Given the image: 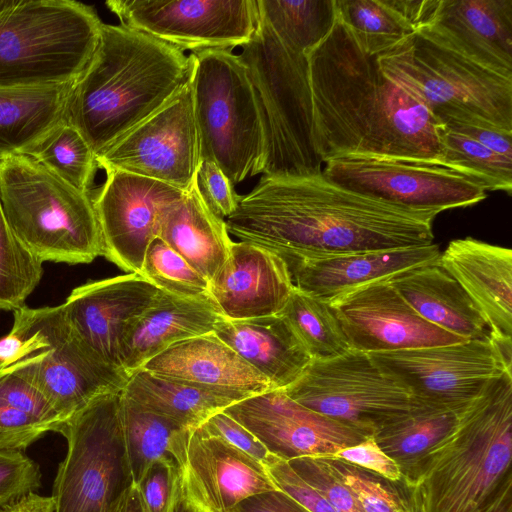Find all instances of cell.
I'll return each instance as SVG.
<instances>
[{
	"label": "cell",
	"mask_w": 512,
	"mask_h": 512,
	"mask_svg": "<svg viewBox=\"0 0 512 512\" xmlns=\"http://www.w3.org/2000/svg\"><path fill=\"white\" fill-rule=\"evenodd\" d=\"M306 56L313 140L324 164L364 158L444 167L445 126L383 72L337 11L329 33Z\"/></svg>",
	"instance_id": "1"
},
{
	"label": "cell",
	"mask_w": 512,
	"mask_h": 512,
	"mask_svg": "<svg viewBox=\"0 0 512 512\" xmlns=\"http://www.w3.org/2000/svg\"><path fill=\"white\" fill-rule=\"evenodd\" d=\"M437 215L348 190L321 173L263 175L225 222L239 241L281 257L322 258L429 245Z\"/></svg>",
	"instance_id": "2"
},
{
	"label": "cell",
	"mask_w": 512,
	"mask_h": 512,
	"mask_svg": "<svg viewBox=\"0 0 512 512\" xmlns=\"http://www.w3.org/2000/svg\"><path fill=\"white\" fill-rule=\"evenodd\" d=\"M190 55L140 31L102 24L96 49L68 95L64 121L98 157L189 81Z\"/></svg>",
	"instance_id": "3"
},
{
	"label": "cell",
	"mask_w": 512,
	"mask_h": 512,
	"mask_svg": "<svg viewBox=\"0 0 512 512\" xmlns=\"http://www.w3.org/2000/svg\"><path fill=\"white\" fill-rule=\"evenodd\" d=\"M512 373L457 414L404 484L411 512H478L512 475Z\"/></svg>",
	"instance_id": "4"
},
{
	"label": "cell",
	"mask_w": 512,
	"mask_h": 512,
	"mask_svg": "<svg viewBox=\"0 0 512 512\" xmlns=\"http://www.w3.org/2000/svg\"><path fill=\"white\" fill-rule=\"evenodd\" d=\"M377 59L444 126L488 123L512 131V73L469 57L431 27L416 30Z\"/></svg>",
	"instance_id": "5"
},
{
	"label": "cell",
	"mask_w": 512,
	"mask_h": 512,
	"mask_svg": "<svg viewBox=\"0 0 512 512\" xmlns=\"http://www.w3.org/2000/svg\"><path fill=\"white\" fill-rule=\"evenodd\" d=\"M0 204L23 246L42 263L87 264L102 255L91 193L28 155L0 160Z\"/></svg>",
	"instance_id": "6"
},
{
	"label": "cell",
	"mask_w": 512,
	"mask_h": 512,
	"mask_svg": "<svg viewBox=\"0 0 512 512\" xmlns=\"http://www.w3.org/2000/svg\"><path fill=\"white\" fill-rule=\"evenodd\" d=\"M263 120L266 155L262 174L273 178L322 173L313 140V112L306 52L280 38L260 17L241 47Z\"/></svg>",
	"instance_id": "7"
},
{
	"label": "cell",
	"mask_w": 512,
	"mask_h": 512,
	"mask_svg": "<svg viewBox=\"0 0 512 512\" xmlns=\"http://www.w3.org/2000/svg\"><path fill=\"white\" fill-rule=\"evenodd\" d=\"M103 22L73 0H18L0 14V87L74 82L99 41Z\"/></svg>",
	"instance_id": "8"
},
{
	"label": "cell",
	"mask_w": 512,
	"mask_h": 512,
	"mask_svg": "<svg viewBox=\"0 0 512 512\" xmlns=\"http://www.w3.org/2000/svg\"><path fill=\"white\" fill-rule=\"evenodd\" d=\"M190 57L201 160L216 164L233 186L262 174L265 132L246 66L232 50H209Z\"/></svg>",
	"instance_id": "9"
},
{
	"label": "cell",
	"mask_w": 512,
	"mask_h": 512,
	"mask_svg": "<svg viewBox=\"0 0 512 512\" xmlns=\"http://www.w3.org/2000/svg\"><path fill=\"white\" fill-rule=\"evenodd\" d=\"M13 313L11 331L21 347L8 366L33 384L63 421L95 397L124 389L130 376L105 362L80 339L62 304L24 306Z\"/></svg>",
	"instance_id": "10"
},
{
	"label": "cell",
	"mask_w": 512,
	"mask_h": 512,
	"mask_svg": "<svg viewBox=\"0 0 512 512\" xmlns=\"http://www.w3.org/2000/svg\"><path fill=\"white\" fill-rule=\"evenodd\" d=\"M121 393L95 397L58 427L56 432L67 440V453L54 480V512H106L132 484L122 432Z\"/></svg>",
	"instance_id": "11"
},
{
	"label": "cell",
	"mask_w": 512,
	"mask_h": 512,
	"mask_svg": "<svg viewBox=\"0 0 512 512\" xmlns=\"http://www.w3.org/2000/svg\"><path fill=\"white\" fill-rule=\"evenodd\" d=\"M297 403L368 435L416 404L411 396L364 352L311 360L283 389Z\"/></svg>",
	"instance_id": "12"
},
{
	"label": "cell",
	"mask_w": 512,
	"mask_h": 512,
	"mask_svg": "<svg viewBox=\"0 0 512 512\" xmlns=\"http://www.w3.org/2000/svg\"><path fill=\"white\" fill-rule=\"evenodd\" d=\"M369 355L414 401L455 412L512 373L490 337Z\"/></svg>",
	"instance_id": "13"
},
{
	"label": "cell",
	"mask_w": 512,
	"mask_h": 512,
	"mask_svg": "<svg viewBox=\"0 0 512 512\" xmlns=\"http://www.w3.org/2000/svg\"><path fill=\"white\" fill-rule=\"evenodd\" d=\"M105 4L120 25L191 53L242 47L259 20L257 0H109Z\"/></svg>",
	"instance_id": "14"
},
{
	"label": "cell",
	"mask_w": 512,
	"mask_h": 512,
	"mask_svg": "<svg viewBox=\"0 0 512 512\" xmlns=\"http://www.w3.org/2000/svg\"><path fill=\"white\" fill-rule=\"evenodd\" d=\"M172 457L178 497L193 512H233L244 499L278 489L261 461L204 424L176 435Z\"/></svg>",
	"instance_id": "15"
},
{
	"label": "cell",
	"mask_w": 512,
	"mask_h": 512,
	"mask_svg": "<svg viewBox=\"0 0 512 512\" xmlns=\"http://www.w3.org/2000/svg\"><path fill=\"white\" fill-rule=\"evenodd\" d=\"M190 79V78H189ZM201 162L190 82L97 157L98 167L188 191Z\"/></svg>",
	"instance_id": "16"
},
{
	"label": "cell",
	"mask_w": 512,
	"mask_h": 512,
	"mask_svg": "<svg viewBox=\"0 0 512 512\" xmlns=\"http://www.w3.org/2000/svg\"><path fill=\"white\" fill-rule=\"evenodd\" d=\"M322 174L348 190L413 210L441 213L487 197L478 184L450 169L394 160L334 159Z\"/></svg>",
	"instance_id": "17"
},
{
	"label": "cell",
	"mask_w": 512,
	"mask_h": 512,
	"mask_svg": "<svg viewBox=\"0 0 512 512\" xmlns=\"http://www.w3.org/2000/svg\"><path fill=\"white\" fill-rule=\"evenodd\" d=\"M105 172V182L92 196L102 256L128 273L139 274L163 215L186 191L119 170Z\"/></svg>",
	"instance_id": "18"
},
{
	"label": "cell",
	"mask_w": 512,
	"mask_h": 512,
	"mask_svg": "<svg viewBox=\"0 0 512 512\" xmlns=\"http://www.w3.org/2000/svg\"><path fill=\"white\" fill-rule=\"evenodd\" d=\"M284 460L329 457L363 441L360 429L315 412L274 389L247 397L223 410Z\"/></svg>",
	"instance_id": "19"
},
{
	"label": "cell",
	"mask_w": 512,
	"mask_h": 512,
	"mask_svg": "<svg viewBox=\"0 0 512 512\" xmlns=\"http://www.w3.org/2000/svg\"><path fill=\"white\" fill-rule=\"evenodd\" d=\"M329 304L355 351L371 354L467 341L424 320L387 280L358 287Z\"/></svg>",
	"instance_id": "20"
},
{
	"label": "cell",
	"mask_w": 512,
	"mask_h": 512,
	"mask_svg": "<svg viewBox=\"0 0 512 512\" xmlns=\"http://www.w3.org/2000/svg\"><path fill=\"white\" fill-rule=\"evenodd\" d=\"M159 289L137 273L90 281L62 304L80 339L108 364L122 368L121 343L130 320L153 302Z\"/></svg>",
	"instance_id": "21"
},
{
	"label": "cell",
	"mask_w": 512,
	"mask_h": 512,
	"mask_svg": "<svg viewBox=\"0 0 512 512\" xmlns=\"http://www.w3.org/2000/svg\"><path fill=\"white\" fill-rule=\"evenodd\" d=\"M293 288L282 257L251 242L233 241L209 282V296L224 318L243 320L280 313Z\"/></svg>",
	"instance_id": "22"
},
{
	"label": "cell",
	"mask_w": 512,
	"mask_h": 512,
	"mask_svg": "<svg viewBox=\"0 0 512 512\" xmlns=\"http://www.w3.org/2000/svg\"><path fill=\"white\" fill-rule=\"evenodd\" d=\"M440 254L439 246L431 243L322 258H282L297 289L330 302L358 287L389 280L408 270L437 263Z\"/></svg>",
	"instance_id": "23"
},
{
	"label": "cell",
	"mask_w": 512,
	"mask_h": 512,
	"mask_svg": "<svg viewBox=\"0 0 512 512\" xmlns=\"http://www.w3.org/2000/svg\"><path fill=\"white\" fill-rule=\"evenodd\" d=\"M439 264L473 301L490 337L512 339V251L472 237L454 239Z\"/></svg>",
	"instance_id": "24"
},
{
	"label": "cell",
	"mask_w": 512,
	"mask_h": 512,
	"mask_svg": "<svg viewBox=\"0 0 512 512\" xmlns=\"http://www.w3.org/2000/svg\"><path fill=\"white\" fill-rule=\"evenodd\" d=\"M223 318L210 297L183 298L159 290L125 328L120 363L130 376L171 345L213 332Z\"/></svg>",
	"instance_id": "25"
},
{
	"label": "cell",
	"mask_w": 512,
	"mask_h": 512,
	"mask_svg": "<svg viewBox=\"0 0 512 512\" xmlns=\"http://www.w3.org/2000/svg\"><path fill=\"white\" fill-rule=\"evenodd\" d=\"M428 26L469 57L512 73V0H440Z\"/></svg>",
	"instance_id": "26"
},
{
	"label": "cell",
	"mask_w": 512,
	"mask_h": 512,
	"mask_svg": "<svg viewBox=\"0 0 512 512\" xmlns=\"http://www.w3.org/2000/svg\"><path fill=\"white\" fill-rule=\"evenodd\" d=\"M142 369L200 385L261 394L274 390L268 379L214 332L177 342Z\"/></svg>",
	"instance_id": "27"
},
{
	"label": "cell",
	"mask_w": 512,
	"mask_h": 512,
	"mask_svg": "<svg viewBox=\"0 0 512 512\" xmlns=\"http://www.w3.org/2000/svg\"><path fill=\"white\" fill-rule=\"evenodd\" d=\"M214 334L264 375L273 389H284L304 371L311 358L280 314L230 320L222 318Z\"/></svg>",
	"instance_id": "28"
},
{
	"label": "cell",
	"mask_w": 512,
	"mask_h": 512,
	"mask_svg": "<svg viewBox=\"0 0 512 512\" xmlns=\"http://www.w3.org/2000/svg\"><path fill=\"white\" fill-rule=\"evenodd\" d=\"M387 281L419 316L436 327L466 340L490 337L473 301L439 262L408 270Z\"/></svg>",
	"instance_id": "29"
},
{
	"label": "cell",
	"mask_w": 512,
	"mask_h": 512,
	"mask_svg": "<svg viewBox=\"0 0 512 512\" xmlns=\"http://www.w3.org/2000/svg\"><path fill=\"white\" fill-rule=\"evenodd\" d=\"M122 394L140 408L184 429L198 427L234 403L255 395L165 377L142 368L130 375Z\"/></svg>",
	"instance_id": "30"
},
{
	"label": "cell",
	"mask_w": 512,
	"mask_h": 512,
	"mask_svg": "<svg viewBox=\"0 0 512 512\" xmlns=\"http://www.w3.org/2000/svg\"><path fill=\"white\" fill-rule=\"evenodd\" d=\"M158 237L210 282L228 258L233 241L224 219L213 214L194 184L163 215Z\"/></svg>",
	"instance_id": "31"
},
{
	"label": "cell",
	"mask_w": 512,
	"mask_h": 512,
	"mask_svg": "<svg viewBox=\"0 0 512 512\" xmlns=\"http://www.w3.org/2000/svg\"><path fill=\"white\" fill-rule=\"evenodd\" d=\"M72 84L0 87V160L28 155L64 120Z\"/></svg>",
	"instance_id": "32"
},
{
	"label": "cell",
	"mask_w": 512,
	"mask_h": 512,
	"mask_svg": "<svg viewBox=\"0 0 512 512\" xmlns=\"http://www.w3.org/2000/svg\"><path fill=\"white\" fill-rule=\"evenodd\" d=\"M457 414L416 401L408 412L374 431L375 441L399 466L404 484L412 480L428 451L451 430Z\"/></svg>",
	"instance_id": "33"
},
{
	"label": "cell",
	"mask_w": 512,
	"mask_h": 512,
	"mask_svg": "<svg viewBox=\"0 0 512 512\" xmlns=\"http://www.w3.org/2000/svg\"><path fill=\"white\" fill-rule=\"evenodd\" d=\"M62 422L33 384L10 366L0 369V450H25Z\"/></svg>",
	"instance_id": "34"
},
{
	"label": "cell",
	"mask_w": 512,
	"mask_h": 512,
	"mask_svg": "<svg viewBox=\"0 0 512 512\" xmlns=\"http://www.w3.org/2000/svg\"><path fill=\"white\" fill-rule=\"evenodd\" d=\"M121 423L132 484L137 485L154 462H174L172 444L176 435L184 428L140 408L122 393Z\"/></svg>",
	"instance_id": "35"
},
{
	"label": "cell",
	"mask_w": 512,
	"mask_h": 512,
	"mask_svg": "<svg viewBox=\"0 0 512 512\" xmlns=\"http://www.w3.org/2000/svg\"><path fill=\"white\" fill-rule=\"evenodd\" d=\"M311 360H326L348 352L346 335L329 302L295 286L280 311Z\"/></svg>",
	"instance_id": "36"
},
{
	"label": "cell",
	"mask_w": 512,
	"mask_h": 512,
	"mask_svg": "<svg viewBox=\"0 0 512 512\" xmlns=\"http://www.w3.org/2000/svg\"><path fill=\"white\" fill-rule=\"evenodd\" d=\"M257 5L280 38L306 53L329 33L336 16L335 0H257Z\"/></svg>",
	"instance_id": "37"
},
{
	"label": "cell",
	"mask_w": 512,
	"mask_h": 512,
	"mask_svg": "<svg viewBox=\"0 0 512 512\" xmlns=\"http://www.w3.org/2000/svg\"><path fill=\"white\" fill-rule=\"evenodd\" d=\"M49 171L74 188L91 193L98 167L97 156L72 125L64 120L29 153Z\"/></svg>",
	"instance_id": "38"
},
{
	"label": "cell",
	"mask_w": 512,
	"mask_h": 512,
	"mask_svg": "<svg viewBox=\"0 0 512 512\" xmlns=\"http://www.w3.org/2000/svg\"><path fill=\"white\" fill-rule=\"evenodd\" d=\"M444 168L471 180L487 191L512 192V160L473 139L444 127L441 134Z\"/></svg>",
	"instance_id": "39"
},
{
	"label": "cell",
	"mask_w": 512,
	"mask_h": 512,
	"mask_svg": "<svg viewBox=\"0 0 512 512\" xmlns=\"http://www.w3.org/2000/svg\"><path fill=\"white\" fill-rule=\"evenodd\" d=\"M335 7L364 49L377 56L415 32L386 0H335Z\"/></svg>",
	"instance_id": "40"
},
{
	"label": "cell",
	"mask_w": 512,
	"mask_h": 512,
	"mask_svg": "<svg viewBox=\"0 0 512 512\" xmlns=\"http://www.w3.org/2000/svg\"><path fill=\"white\" fill-rule=\"evenodd\" d=\"M42 275L43 263L17 239L0 204V310L24 307Z\"/></svg>",
	"instance_id": "41"
},
{
	"label": "cell",
	"mask_w": 512,
	"mask_h": 512,
	"mask_svg": "<svg viewBox=\"0 0 512 512\" xmlns=\"http://www.w3.org/2000/svg\"><path fill=\"white\" fill-rule=\"evenodd\" d=\"M139 275L178 297H210L209 282L159 237L149 244Z\"/></svg>",
	"instance_id": "42"
},
{
	"label": "cell",
	"mask_w": 512,
	"mask_h": 512,
	"mask_svg": "<svg viewBox=\"0 0 512 512\" xmlns=\"http://www.w3.org/2000/svg\"><path fill=\"white\" fill-rule=\"evenodd\" d=\"M357 498L363 512H411L403 482H393L361 467L327 457Z\"/></svg>",
	"instance_id": "43"
},
{
	"label": "cell",
	"mask_w": 512,
	"mask_h": 512,
	"mask_svg": "<svg viewBox=\"0 0 512 512\" xmlns=\"http://www.w3.org/2000/svg\"><path fill=\"white\" fill-rule=\"evenodd\" d=\"M335 512H363L357 498L330 465L327 457L307 456L288 461Z\"/></svg>",
	"instance_id": "44"
},
{
	"label": "cell",
	"mask_w": 512,
	"mask_h": 512,
	"mask_svg": "<svg viewBox=\"0 0 512 512\" xmlns=\"http://www.w3.org/2000/svg\"><path fill=\"white\" fill-rule=\"evenodd\" d=\"M41 484L38 465L22 451L0 450V509L33 493Z\"/></svg>",
	"instance_id": "45"
},
{
	"label": "cell",
	"mask_w": 512,
	"mask_h": 512,
	"mask_svg": "<svg viewBox=\"0 0 512 512\" xmlns=\"http://www.w3.org/2000/svg\"><path fill=\"white\" fill-rule=\"evenodd\" d=\"M135 486L145 512H172L178 497L175 463L154 462Z\"/></svg>",
	"instance_id": "46"
},
{
	"label": "cell",
	"mask_w": 512,
	"mask_h": 512,
	"mask_svg": "<svg viewBox=\"0 0 512 512\" xmlns=\"http://www.w3.org/2000/svg\"><path fill=\"white\" fill-rule=\"evenodd\" d=\"M262 464L274 485L309 512H335L325 498L287 460L269 453Z\"/></svg>",
	"instance_id": "47"
},
{
	"label": "cell",
	"mask_w": 512,
	"mask_h": 512,
	"mask_svg": "<svg viewBox=\"0 0 512 512\" xmlns=\"http://www.w3.org/2000/svg\"><path fill=\"white\" fill-rule=\"evenodd\" d=\"M195 185L206 206L217 217L225 220L236 210L241 196L213 162L201 160Z\"/></svg>",
	"instance_id": "48"
},
{
	"label": "cell",
	"mask_w": 512,
	"mask_h": 512,
	"mask_svg": "<svg viewBox=\"0 0 512 512\" xmlns=\"http://www.w3.org/2000/svg\"><path fill=\"white\" fill-rule=\"evenodd\" d=\"M331 458L361 467L393 482H403L397 463L375 441L373 435L363 441L337 451Z\"/></svg>",
	"instance_id": "49"
},
{
	"label": "cell",
	"mask_w": 512,
	"mask_h": 512,
	"mask_svg": "<svg viewBox=\"0 0 512 512\" xmlns=\"http://www.w3.org/2000/svg\"><path fill=\"white\" fill-rule=\"evenodd\" d=\"M204 425L236 448L261 462L269 454L265 446L248 429L224 411L213 415Z\"/></svg>",
	"instance_id": "50"
},
{
	"label": "cell",
	"mask_w": 512,
	"mask_h": 512,
	"mask_svg": "<svg viewBox=\"0 0 512 512\" xmlns=\"http://www.w3.org/2000/svg\"><path fill=\"white\" fill-rule=\"evenodd\" d=\"M445 127L473 139L508 160H512V131L488 123L448 124Z\"/></svg>",
	"instance_id": "51"
},
{
	"label": "cell",
	"mask_w": 512,
	"mask_h": 512,
	"mask_svg": "<svg viewBox=\"0 0 512 512\" xmlns=\"http://www.w3.org/2000/svg\"><path fill=\"white\" fill-rule=\"evenodd\" d=\"M233 512H309L285 492L277 489L250 496Z\"/></svg>",
	"instance_id": "52"
},
{
	"label": "cell",
	"mask_w": 512,
	"mask_h": 512,
	"mask_svg": "<svg viewBox=\"0 0 512 512\" xmlns=\"http://www.w3.org/2000/svg\"><path fill=\"white\" fill-rule=\"evenodd\" d=\"M386 1L415 31L433 21L440 4V0Z\"/></svg>",
	"instance_id": "53"
},
{
	"label": "cell",
	"mask_w": 512,
	"mask_h": 512,
	"mask_svg": "<svg viewBox=\"0 0 512 512\" xmlns=\"http://www.w3.org/2000/svg\"><path fill=\"white\" fill-rule=\"evenodd\" d=\"M0 512H54V502L51 496L33 492L1 508Z\"/></svg>",
	"instance_id": "54"
},
{
	"label": "cell",
	"mask_w": 512,
	"mask_h": 512,
	"mask_svg": "<svg viewBox=\"0 0 512 512\" xmlns=\"http://www.w3.org/2000/svg\"><path fill=\"white\" fill-rule=\"evenodd\" d=\"M106 512H145L137 487L129 485L110 504Z\"/></svg>",
	"instance_id": "55"
},
{
	"label": "cell",
	"mask_w": 512,
	"mask_h": 512,
	"mask_svg": "<svg viewBox=\"0 0 512 512\" xmlns=\"http://www.w3.org/2000/svg\"><path fill=\"white\" fill-rule=\"evenodd\" d=\"M478 512H512V475Z\"/></svg>",
	"instance_id": "56"
},
{
	"label": "cell",
	"mask_w": 512,
	"mask_h": 512,
	"mask_svg": "<svg viewBox=\"0 0 512 512\" xmlns=\"http://www.w3.org/2000/svg\"><path fill=\"white\" fill-rule=\"evenodd\" d=\"M18 0H0V14L12 8Z\"/></svg>",
	"instance_id": "57"
},
{
	"label": "cell",
	"mask_w": 512,
	"mask_h": 512,
	"mask_svg": "<svg viewBox=\"0 0 512 512\" xmlns=\"http://www.w3.org/2000/svg\"><path fill=\"white\" fill-rule=\"evenodd\" d=\"M172 512H193L191 511L190 509H188L182 502L181 500L179 499V497H177V500L175 502V505H174V508H173V511Z\"/></svg>",
	"instance_id": "58"
}]
</instances>
